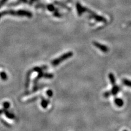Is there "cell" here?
Listing matches in <instances>:
<instances>
[{"label": "cell", "instance_id": "obj_7", "mask_svg": "<svg viewBox=\"0 0 131 131\" xmlns=\"http://www.w3.org/2000/svg\"><path fill=\"white\" fill-rule=\"evenodd\" d=\"M114 102H115V104L119 107H122L123 104V101L121 99H120V98H115Z\"/></svg>", "mask_w": 131, "mask_h": 131}, {"label": "cell", "instance_id": "obj_18", "mask_svg": "<svg viewBox=\"0 0 131 131\" xmlns=\"http://www.w3.org/2000/svg\"><path fill=\"white\" fill-rule=\"evenodd\" d=\"M130 25H131V23H130Z\"/></svg>", "mask_w": 131, "mask_h": 131}, {"label": "cell", "instance_id": "obj_16", "mask_svg": "<svg viewBox=\"0 0 131 131\" xmlns=\"http://www.w3.org/2000/svg\"><path fill=\"white\" fill-rule=\"evenodd\" d=\"M3 113V109H0V115H1Z\"/></svg>", "mask_w": 131, "mask_h": 131}, {"label": "cell", "instance_id": "obj_4", "mask_svg": "<svg viewBox=\"0 0 131 131\" xmlns=\"http://www.w3.org/2000/svg\"><path fill=\"white\" fill-rule=\"evenodd\" d=\"M3 113L5 115L8 119H10V120H14L15 119V115L13 113H11L10 112H8L7 109H3Z\"/></svg>", "mask_w": 131, "mask_h": 131}, {"label": "cell", "instance_id": "obj_17", "mask_svg": "<svg viewBox=\"0 0 131 131\" xmlns=\"http://www.w3.org/2000/svg\"><path fill=\"white\" fill-rule=\"evenodd\" d=\"M126 131V130H125V131Z\"/></svg>", "mask_w": 131, "mask_h": 131}, {"label": "cell", "instance_id": "obj_3", "mask_svg": "<svg viewBox=\"0 0 131 131\" xmlns=\"http://www.w3.org/2000/svg\"><path fill=\"white\" fill-rule=\"evenodd\" d=\"M90 12V14H91L92 18H94V19H95L96 20H97V21L99 22H103V23H106L107 21V20L106 18L103 17V16L98 15L95 14L94 13H92L91 12Z\"/></svg>", "mask_w": 131, "mask_h": 131}, {"label": "cell", "instance_id": "obj_13", "mask_svg": "<svg viewBox=\"0 0 131 131\" xmlns=\"http://www.w3.org/2000/svg\"><path fill=\"white\" fill-rule=\"evenodd\" d=\"M46 93H47V95L49 97H51L53 96V92L51 90H48Z\"/></svg>", "mask_w": 131, "mask_h": 131}, {"label": "cell", "instance_id": "obj_9", "mask_svg": "<svg viewBox=\"0 0 131 131\" xmlns=\"http://www.w3.org/2000/svg\"><path fill=\"white\" fill-rule=\"evenodd\" d=\"M109 78L110 81L111 82L112 84L113 85H115V78L114 75L112 74V73H110L109 74Z\"/></svg>", "mask_w": 131, "mask_h": 131}, {"label": "cell", "instance_id": "obj_2", "mask_svg": "<svg viewBox=\"0 0 131 131\" xmlns=\"http://www.w3.org/2000/svg\"><path fill=\"white\" fill-rule=\"evenodd\" d=\"M93 44L97 48L100 50L103 51V53H107L108 52L109 50L108 48L107 47L106 45H103V44L98 43L97 42H93Z\"/></svg>", "mask_w": 131, "mask_h": 131}, {"label": "cell", "instance_id": "obj_12", "mask_svg": "<svg viewBox=\"0 0 131 131\" xmlns=\"http://www.w3.org/2000/svg\"><path fill=\"white\" fill-rule=\"evenodd\" d=\"M3 109H7L10 107V103L8 102H5L3 103Z\"/></svg>", "mask_w": 131, "mask_h": 131}, {"label": "cell", "instance_id": "obj_11", "mask_svg": "<svg viewBox=\"0 0 131 131\" xmlns=\"http://www.w3.org/2000/svg\"><path fill=\"white\" fill-rule=\"evenodd\" d=\"M123 82L125 85H127L128 86H130V87H131V81L127 80V79H123Z\"/></svg>", "mask_w": 131, "mask_h": 131}, {"label": "cell", "instance_id": "obj_14", "mask_svg": "<svg viewBox=\"0 0 131 131\" xmlns=\"http://www.w3.org/2000/svg\"><path fill=\"white\" fill-rule=\"evenodd\" d=\"M34 71L36 72H39L43 71V69L42 68L38 67H36L34 68Z\"/></svg>", "mask_w": 131, "mask_h": 131}, {"label": "cell", "instance_id": "obj_15", "mask_svg": "<svg viewBox=\"0 0 131 131\" xmlns=\"http://www.w3.org/2000/svg\"><path fill=\"white\" fill-rule=\"evenodd\" d=\"M110 94H111V93H110V92H105V93H104V97H109L110 95Z\"/></svg>", "mask_w": 131, "mask_h": 131}, {"label": "cell", "instance_id": "obj_8", "mask_svg": "<svg viewBox=\"0 0 131 131\" xmlns=\"http://www.w3.org/2000/svg\"><path fill=\"white\" fill-rule=\"evenodd\" d=\"M0 77L3 81H6L8 79V76H7V74L5 72H0Z\"/></svg>", "mask_w": 131, "mask_h": 131}, {"label": "cell", "instance_id": "obj_6", "mask_svg": "<svg viewBox=\"0 0 131 131\" xmlns=\"http://www.w3.org/2000/svg\"><path fill=\"white\" fill-rule=\"evenodd\" d=\"M114 86L113 87V88H112V91H110V93H111L113 95H116L118 93V92H119V90H120V88H119V86H116L115 85H114Z\"/></svg>", "mask_w": 131, "mask_h": 131}, {"label": "cell", "instance_id": "obj_5", "mask_svg": "<svg viewBox=\"0 0 131 131\" xmlns=\"http://www.w3.org/2000/svg\"><path fill=\"white\" fill-rule=\"evenodd\" d=\"M49 103V100H48V99L42 98V102H41V106L42 107V108L44 109L47 108V107L48 106Z\"/></svg>", "mask_w": 131, "mask_h": 131}, {"label": "cell", "instance_id": "obj_10", "mask_svg": "<svg viewBox=\"0 0 131 131\" xmlns=\"http://www.w3.org/2000/svg\"><path fill=\"white\" fill-rule=\"evenodd\" d=\"M43 77L46 79H51L53 77V74H51V73H44Z\"/></svg>", "mask_w": 131, "mask_h": 131}, {"label": "cell", "instance_id": "obj_1", "mask_svg": "<svg viewBox=\"0 0 131 131\" xmlns=\"http://www.w3.org/2000/svg\"><path fill=\"white\" fill-rule=\"evenodd\" d=\"M73 55V53L72 51H69V52L63 53V55L60 56L59 58L54 59L51 61V64L53 66H57L60 63H61L64 60H67V59L71 58Z\"/></svg>", "mask_w": 131, "mask_h": 131}]
</instances>
